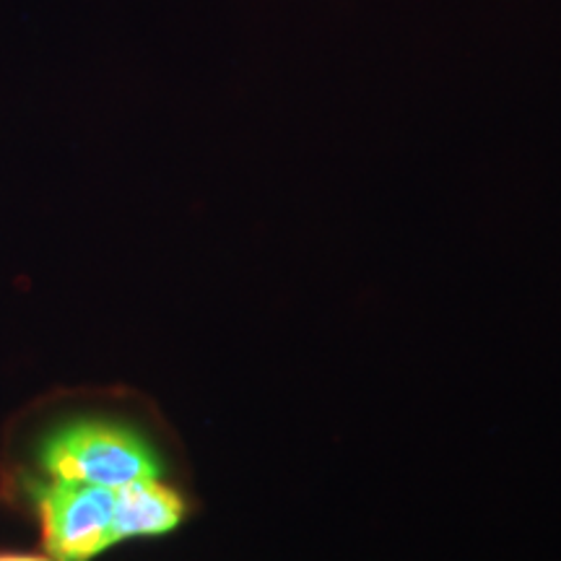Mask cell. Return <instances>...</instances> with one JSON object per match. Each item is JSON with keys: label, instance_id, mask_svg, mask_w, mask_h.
I'll return each mask as SVG.
<instances>
[{"label": "cell", "instance_id": "6da1fadb", "mask_svg": "<svg viewBox=\"0 0 561 561\" xmlns=\"http://www.w3.org/2000/svg\"><path fill=\"white\" fill-rule=\"evenodd\" d=\"M42 466L55 481L123 489L157 479L159 462L138 434L123 426L81 424L62 426L42 445Z\"/></svg>", "mask_w": 561, "mask_h": 561}, {"label": "cell", "instance_id": "7a4b0ae2", "mask_svg": "<svg viewBox=\"0 0 561 561\" xmlns=\"http://www.w3.org/2000/svg\"><path fill=\"white\" fill-rule=\"evenodd\" d=\"M45 546L58 559H87L115 543V489L55 481L37 489Z\"/></svg>", "mask_w": 561, "mask_h": 561}, {"label": "cell", "instance_id": "3957f363", "mask_svg": "<svg viewBox=\"0 0 561 561\" xmlns=\"http://www.w3.org/2000/svg\"><path fill=\"white\" fill-rule=\"evenodd\" d=\"M180 520V496L157 483V479L115 489V520H112L115 543L125 538L161 536V533H170Z\"/></svg>", "mask_w": 561, "mask_h": 561}]
</instances>
